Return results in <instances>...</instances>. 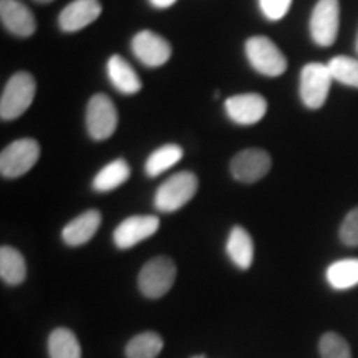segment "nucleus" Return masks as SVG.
I'll list each match as a JSON object with an SVG mask.
<instances>
[{"instance_id": "nucleus-1", "label": "nucleus", "mask_w": 358, "mask_h": 358, "mask_svg": "<svg viewBox=\"0 0 358 358\" xmlns=\"http://www.w3.org/2000/svg\"><path fill=\"white\" fill-rule=\"evenodd\" d=\"M37 93V83L29 71L13 73L0 96V118L3 122L20 118L30 108Z\"/></svg>"}, {"instance_id": "nucleus-2", "label": "nucleus", "mask_w": 358, "mask_h": 358, "mask_svg": "<svg viewBox=\"0 0 358 358\" xmlns=\"http://www.w3.org/2000/svg\"><path fill=\"white\" fill-rule=\"evenodd\" d=\"M198 176L191 171L173 174L158 187L155 194V208L161 213L179 211L198 192Z\"/></svg>"}, {"instance_id": "nucleus-3", "label": "nucleus", "mask_w": 358, "mask_h": 358, "mask_svg": "<svg viewBox=\"0 0 358 358\" xmlns=\"http://www.w3.org/2000/svg\"><path fill=\"white\" fill-rule=\"evenodd\" d=\"M245 57L250 66L264 77H280L287 70V57L271 38L254 35L245 42Z\"/></svg>"}, {"instance_id": "nucleus-4", "label": "nucleus", "mask_w": 358, "mask_h": 358, "mask_svg": "<svg viewBox=\"0 0 358 358\" xmlns=\"http://www.w3.org/2000/svg\"><path fill=\"white\" fill-rule=\"evenodd\" d=\"M176 274V264L171 257H155L148 261L138 274V287L145 297L159 299L171 290Z\"/></svg>"}, {"instance_id": "nucleus-5", "label": "nucleus", "mask_w": 358, "mask_h": 358, "mask_svg": "<svg viewBox=\"0 0 358 358\" xmlns=\"http://www.w3.org/2000/svg\"><path fill=\"white\" fill-rule=\"evenodd\" d=\"M40 158V145L34 138H20L12 141L0 153V174L15 179L29 173Z\"/></svg>"}, {"instance_id": "nucleus-6", "label": "nucleus", "mask_w": 358, "mask_h": 358, "mask_svg": "<svg viewBox=\"0 0 358 358\" xmlns=\"http://www.w3.org/2000/svg\"><path fill=\"white\" fill-rule=\"evenodd\" d=\"M118 127V111L115 103L105 93L90 98L87 106V129L92 140L105 141L111 138Z\"/></svg>"}, {"instance_id": "nucleus-7", "label": "nucleus", "mask_w": 358, "mask_h": 358, "mask_svg": "<svg viewBox=\"0 0 358 358\" xmlns=\"http://www.w3.org/2000/svg\"><path fill=\"white\" fill-rule=\"evenodd\" d=\"M334 77L329 65L307 64L301 71V98L302 103L310 110H319L329 98Z\"/></svg>"}, {"instance_id": "nucleus-8", "label": "nucleus", "mask_w": 358, "mask_h": 358, "mask_svg": "<svg viewBox=\"0 0 358 358\" xmlns=\"http://www.w3.org/2000/svg\"><path fill=\"white\" fill-rule=\"evenodd\" d=\"M310 37L319 47H330L337 40L340 27L338 0H319L310 15Z\"/></svg>"}, {"instance_id": "nucleus-9", "label": "nucleus", "mask_w": 358, "mask_h": 358, "mask_svg": "<svg viewBox=\"0 0 358 358\" xmlns=\"http://www.w3.org/2000/svg\"><path fill=\"white\" fill-rule=\"evenodd\" d=\"M131 50L134 57L150 69L166 65L173 55L171 43L151 30H141L134 35L131 40Z\"/></svg>"}, {"instance_id": "nucleus-10", "label": "nucleus", "mask_w": 358, "mask_h": 358, "mask_svg": "<svg viewBox=\"0 0 358 358\" xmlns=\"http://www.w3.org/2000/svg\"><path fill=\"white\" fill-rule=\"evenodd\" d=\"M272 168V158L266 150L249 148L239 151L231 161V174L236 181L252 185L262 179Z\"/></svg>"}, {"instance_id": "nucleus-11", "label": "nucleus", "mask_w": 358, "mask_h": 358, "mask_svg": "<svg viewBox=\"0 0 358 358\" xmlns=\"http://www.w3.org/2000/svg\"><path fill=\"white\" fill-rule=\"evenodd\" d=\"M226 113L236 124L252 127L267 113V100L259 93H241L229 96L224 103Z\"/></svg>"}, {"instance_id": "nucleus-12", "label": "nucleus", "mask_w": 358, "mask_h": 358, "mask_svg": "<svg viewBox=\"0 0 358 358\" xmlns=\"http://www.w3.org/2000/svg\"><path fill=\"white\" fill-rule=\"evenodd\" d=\"M159 229V219L156 216H131L123 219L113 232L115 245L118 249H131L143 241L150 239Z\"/></svg>"}, {"instance_id": "nucleus-13", "label": "nucleus", "mask_w": 358, "mask_h": 358, "mask_svg": "<svg viewBox=\"0 0 358 358\" xmlns=\"http://www.w3.org/2000/svg\"><path fill=\"white\" fill-rule=\"evenodd\" d=\"M0 20L15 37L27 38L37 30L34 12L20 0H0Z\"/></svg>"}, {"instance_id": "nucleus-14", "label": "nucleus", "mask_w": 358, "mask_h": 358, "mask_svg": "<svg viewBox=\"0 0 358 358\" xmlns=\"http://www.w3.org/2000/svg\"><path fill=\"white\" fill-rule=\"evenodd\" d=\"M100 0H73L62 10L58 25L65 34H75L92 25L101 15Z\"/></svg>"}, {"instance_id": "nucleus-15", "label": "nucleus", "mask_w": 358, "mask_h": 358, "mask_svg": "<svg viewBox=\"0 0 358 358\" xmlns=\"http://www.w3.org/2000/svg\"><path fill=\"white\" fill-rule=\"evenodd\" d=\"M100 224L101 213L96 209H88L66 224L62 231V239L70 248H78L93 239V236L100 229Z\"/></svg>"}, {"instance_id": "nucleus-16", "label": "nucleus", "mask_w": 358, "mask_h": 358, "mask_svg": "<svg viewBox=\"0 0 358 358\" xmlns=\"http://www.w3.org/2000/svg\"><path fill=\"white\" fill-rule=\"evenodd\" d=\"M106 73L113 87L123 95H134L143 87L140 77L131 65L120 55H111L106 64Z\"/></svg>"}, {"instance_id": "nucleus-17", "label": "nucleus", "mask_w": 358, "mask_h": 358, "mask_svg": "<svg viewBox=\"0 0 358 358\" xmlns=\"http://www.w3.org/2000/svg\"><path fill=\"white\" fill-rule=\"evenodd\" d=\"M227 256L237 267L248 271L254 261V241L249 231L243 226H234L229 232L226 244Z\"/></svg>"}, {"instance_id": "nucleus-18", "label": "nucleus", "mask_w": 358, "mask_h": 358, "mask_svg": "<svg viewBox=\"0 0 358 358\" xmlns=\"http://www.w3.org/2000/svg\"><path fill=\"white\" fill-rule=\"evenodd\" d=\"M131 168L123 158H118L106 164L93 178V189L96 192H110L128 181Z\"/></svg>"}, {"instance_id": "nucleus-19", "label": "nucleus", "mask_w": 358, "mask_h": 358, "mask_svg": "<svg viewBox=\"0 0 358 358\" xmlns=\"http://www.w3.org/2000/svg\"><path fill=\"white\" fill-rule=\"evenodd\" d=\"M0 277L8 285H20L27 277V264L20 250L10 245L0 249Z\"/></svg>"}, {"instance_id": "nucleus-20", "label": "nucleus", "mask_w": 358, "mask_h": 358, "mask_svg": "<svg viewBox=\"0 0 358 358\" xmlns=\"http://www.w3.org/2000/svg\"><path fill=\"white\" fill-rule=\"evenodd\" d=\"M50 358H82V347L77 335L65 327H58L48 337Z\"/></svg>"}, {"instance_id": "nucleus-21", "label": "nucleus", "mask_w": 358, "mask_h": 358, "mask_svg": "<svg viewBox=\"0 0 358 358\" xmlns=\"http://www.w3.org/2000/svg\"><path fill=\"white\" fill-rule=\"evenodd\" d=\"M327 282L335 290H347L358 285V259H342L327 268Z\"/></svg>"}, {"instance_id": "nucleus-22", "label": "nucleus", "mask_w": 358, "mask_h": 358, "mask_svg": "<svg viewBox=\"0 0 358 358\" xmlns=\"http://www.w3.org/2000/svg\"><path fill=\"white\" fill-rule=\"evenodd\" d=\"M182 159V148L176 143H168V145L158 148L146 159L145 171L150 178H156L159 174L166 173L169 168L178 164Z\"/></svg>"}, {"instance_id": "nucleus-23", "label": "nucleus", "mask_w": 358, "mask_h": 358, "mask_svg": "<svg viewBox=\"0 0 358 358\" xmlns=\"http://www.w3.org/2000/svg\"><path fill=\"white\" fill-rule=\"evenodd\" d=\"M163 347L164 342L159 334L143 332L129 340L124 353H127V358H156L163 350Z\"/></svg>"}, {"instance_id": "nucleus-24", "label": "nucleus", "mask_w": 358, "mask_h": 358, "mask_svg": "<svg viewBox=\"0 0 358 358\" xmlns=\"http://www.w3.org/2000/svg\"><path fill=\"white\" fill-rule=\"evenodd\" d=\"M330 73L335 82L347 85V87L358 88V60L357 58L347 57V55H338L334 57L329 62Z\"/></svg>"}, {"instance_id": "nucleus-25", "label": "nucleus", "mask_w": 358, "mask_h": 358, "mask_svg": "<svg viewBox=\"0 0 358 358\" xmlns=\"http://www.w3.org/2000/svg\"><path fill=\"white\" fill-rule=\"evenodd\" d=\"M319 350L322 358H352L350 345L342 335L327 332L322 335Z\"/></svg>"}, {"instance_id": "nucleus-26", "label": "nucleus", "mask_w": 358, "mask_h": 358, "mask_svg": "<svg viewBox=\"0 0 358 358\" xmlns=\"http://www.w3.org/2000/svg\"><path fill=\"white\" fill-rule=\"evenodd\" d=\"M340 241L348 248H358V208H353L340 226Z\"/></svg>"}, {"instance_id": "nucleus-27", "label": "nucleus", "mask_w": 358, "mask_h": 358, "mask_svg": "<svg viewBox=\"0 0 358 358\" xmlns=\"http://www.w3.org/2000/svg\"><path fill=\"white\" fill-rule=\"evenodd\" d=\"M292 0H259L262 15L271 22H279L287 15Z\"/></svg>"}, {"instance_id": "nucleus-28", "label": "nucleus", "mask_w": 358, "mask_h": 358, "mask_svg": "<svg viewBox=\"0 0 358 358\" xmlns=\"http://www.w3.org/2000/svg\"><path fill=\"white\" fill-rule=\"evenodd\" d=\"M178 0H150V3L156 8H168L176 3Z\"/></svg>"}, {"instance_id": "nucleus-29", "label": "nucleus", "mask_w": 358, "mask_h": 358, "mask_svg": "<svg viewBox=\"0 0 358 358\" xmlns=\"http://www.w3.org/2000/svg\"><path fill=\"white\" fill-rule=\"evenodd\" d=\"M35 2H38V3H50V2H53V0H35Z\"/></svg>"}, {"instance_id": "nucleus-30", "label": "nucleus", "mask_w": 358, "mask_h": 358, "mask_svg": "<svg viewBox=\"0 0 358 358\" xmlns=\"http://www.w3.org/2000/svg\"><path fill=\"white\" fill-rule=\"evenodd\" d=\"M191 358H208L206 355H194V357H191Z\"/></svg>"}, {"instance_id": "nucleus-31", "label": "nucleus", "mask_w": 358, "mask_h": 358, "mask_svg": "<svg viewBox=\"0 0 358 358\" xmlns=\"http://www.w3.org/2000/svg\"><path fill=\"white\" fill-rule=\"evenodd\" d=\"M357 52H358V38H357Z\"/></svg>"}]
</instances>
